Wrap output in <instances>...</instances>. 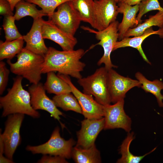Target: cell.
Here are the masks:
<instances>
[{
	"mask_svg": "<svg viewBox=\"0 0 163 163\" xmlns=\"http://www.w3.org/2000/svg\"><path fill=\"white\" fill-rule=\"evenodd\" d=\"M85 53L82 49L60 51L49 47L44 56L42 73L57 72L79 79L82 77L80 72L86 66L85 63L80 60Z\"/></svg>",
	"mask_w": 163,
	"mask_h": 163,
	"instance_id": "1",
	"label": "cell"
},
{
	"mask_svg": "<svg viewBox=\"0 0 163 163\" xmlns=\"http://www.w3.org/2000/svg\"><path fill=\"white\" fill-rule=\"evenodd\" d=\"M23 77L18 76L13 79L12 87L8 90L7 94L0 97V107L2 109V117L21 113L34 118L40 116V113L31 105V97L29 91L23 87Z\"/></svg>",
	"mask_w": 163,
	"mask_h": 163,
	"instance_id": "2",
	"label": "cell"
},
{
	"mask_svg": "<svg viewBox=\"0 0 163 163\" xmlns=\"http://www.w3.org/2000/svg\"><path fill=\"white\" fill-rule=\"evenodd\" d=\"M17 61L12 63L8 59L7 62L13 73L22 76L32 84L40 82L42 74V65L44 56L35 53L24 47L16 56Z\"/></svg>",
	"mask_w": 163,
	"mask_h": 163,
	"instance_id": "3",
	"label": "cell"
},
{
	"mask_svg": "<svg viewBox=\"0 0 163 163\" xmlns=\"http://www.w3.org/2000/svg\"><path fill=\"white\" fill-rule=\"evenodd\" d=\"M108 70L104 67L97 69L91 75L78 79L83 88V92L93 96L95 100L103 106L111 103L109 91Z\"/></svg>",
	"mask_w": 163,
	"mask_h": 163,
	"instance_id": "4",
	"label": "cell"
},
{
	"mask_svg": "<svg viewBox=\"0 0 163 163\" xmlns=\"http://www.w3.org/2000/svg\"><path fill=\"white\" fill-rule=\"evenodd\" d=\"M59 131V127H56L47 142L37 146L27 145L26 150L33 154H41L70 158L73 147L75 142L72 138L65 140L61 136Z\"/></svg>",
	"mask_w": 163,
	"mask_h": 163,
	"instance_id": "5",
	"label": "cell"
},
{
	"mask_svg": "<svg viewBox=\"0 0 163 163\" xmlns=\"http://www.w3.org/2000/svg\"><path fill=\"white\" fill-rule=\"evenodd\" d=\"M119 22L116 21L111 24L106 29L101 30H95L89 27L82 26V28L90 33L95 34L96 38L100 40L95 45L101 46L103 48L104 53L102 57L97 62V65L100 66L104 64V67L108 70L112 68L117 67L113 65L110 59V55L113 51L114 44L119 38L118 26Z\"/></svg>",
	"mask_w": 163,
	"mask_h": 163,
	"instance_id": "6",
	"label": "cell"
},
{
	"mask_svg": "<svg viewBox=\"0 0 163 163\" xmlns=\"http://www.w3.org/2000/svg\"><path fill=\"white\" fill-rule=\"evenodd\" d=\"M24 117V114L21 113L8 115L4 132L0 133L5 157L12 161L14 153L21 143L20 130Z\"/></svg>",
	"mask_w": 163,
	"mask_h": 163,
	"instance_id": "7",
	"label": "cell"
},
{
	"mask_svg": "<svg viewBox=\"0 0 163 163\" xmlns=\"http://www.w3.org/2000/svg\"><path fill=\"white\" fill-rule=\"evenodd\" d=\"M49 19L62 30L72 36H74L82 21L70 1L59 5Z\"/></svg>",
	"mask_w": 163,
	"mask_h": 163,
	"instance_id": "8",
	"label": "cell"
},
{
	"mask_svg": "<svg viewBox=\"0 0 163 163\" xmlns=\"http://www.w3.org/2000/svg\"><path fill=\"white\" fill-rule=\"evenodd\" d=\"M57 75L70 86L72 93L77 98L85 118L94 119L104 117V106L94 99L91 95L81 92L73 85L69 75L58 73Z\"/></svg>",
	"mask_w": 163,
	"mask_h": 163,
	"instance_id": "9",
	"label": "cell"
},
{
	"mask_svg": "<svg viewBox=\"0 0 163 163\" xmlns=\"http://www.w3.org/2000/svg\"><path fill=\"white\" fill-rule=\"evenodd\" d=\"M124 103L122 99L113 105L104 106V129L121 128L129 132L131 120L125 112Z\"/></svg>",
	"mask_w": 163,
	"mask_h": 163,
	"instance_id": "10",
	"label": "cell"
},
{
	"mask_svg": "<svg viewBox=\"0 0 163 163\" xmlns=\"http://www.w3.org/2000/svg\"><path fill=\"white\" fill-rule=\"evenodd\" d=\"M108 80L111 101L113 104L124 99L126 93L132 88L141 85L137 80L123 76L112 68L108 71Z\"/></svg>",
	"mask_w": 163,
	"mask_h": 163,
	"instance_id": "11",
	"label": "cell"
},
{
	"mask_svg": "<svg viewBox=\"0 0 163 163\" xmlns=\"http://www.w3.org/2000/svg\"><path fill=\"white\" fill-rule=\"evenodd\" d=\"M117 3L114 0H94V29L103 30L116 21Z\"/></svg>",
	"mask_w": 163,
	"mask_h": 163,
	"instance_id": "12",
	"label": "cell"
},
{
	"mask_svg": "<svg viewBox=\"0 0 163 163\" xmlns=\"http://www.w3.org/2000/svg\"><path fill=\"white\" fill-rule=\"evenodd\" d=\"M28 91L30 95L31 105L34 110H45L60 122V116H63V113L57 108L53 100L46 95L42 83L32 84L28 87Z\"/></svg>",
	"mask_w": 163,
	"mask_h": 163,
	"instance_id": "13",
	"label": "cell"
},
{
	"mask_svg": "<svg viewBox=\"0 0 163 163\" xmlns=\"http://www.w3.org/2000/svg\"><path fill=\"white\" fill-rule=\"evenodd\" d=\"M81 122V128L77 133L78 140L76 146L88 149L95 144L98 134L104 129V118L94 119L85 118Z\"/></svg>",
	"mask_w": 163,
	"mask_h": 163,
	"instance_id": "14",
	"label": "cell"
},
{
	"mask_svg": "<svg viewBox=\"0 0 163 163\" xmlns=\"http://www.w3.org/2000/svg\"><path fill=\"white\" fill-rule=\"evenodd\" d=\"M42 33L44 39L51 40L58 44L63 50L72 51L77 43V39L62 30L51 21H42Z\"/></svg>",
	"mask_w": 163,
	"mask_h": 163,
	"instance_id": "15",
	"label": "cell"
},
{
	"mask_svg": "<svg viewBox=\"0 0 163 163\" xmlns=\"http://www.w3.org/2000/svg\"><path fill=\"white\" fill-rule=\"evenodd\" d=\"M42 18L34 19L32 25L29 31L23 36L26 42L24 47L35 53L44 56L48 51L42 33Z\"/></svg>",
	"mask_w": 163,
	"mask_h": 163,
	"instance_id": "16",
	"label": "cell"
},
{
	"mask_svg": "<svg viewBox=\"0 0 163 163\" xmlns=\"http://www.w3.org/2000/svg\"><path fill=\"white\" fill-rule=\"evenodd\" d=\"M118 13L123 14V18L118 26L119 40H121L128 30L135 27L139 24L136 14L139 11V4L131 5L123 2L118 3Z\"/></svg>",
	"mask_w": 163,
	"mask_h": 163,
	"instance_id": "17",
	"label": "cell"
},
{
	"mask_svg": "<svg viewBox=\"0 0 163 163\" xmlns=\"http://www.w3.org/2000/svg\"><path fill=\"white\" fill-rule=\"evenodd\" d=\"M157 34L161 38H163V28L155 31L152 27L147 29L142 35L131 38L124 37L114 44L113 51L119 48L126 47H132L136 49L144 60L147 63H151L147 59L142 47L143 41L148 37L152 34Z\"/></svg>",
	"mask_w": 163,
	"mask_h": 163,
	"instance_id": "18",
	"label": "cell"
},
{
	"mask_svg": "<svg viewBox=\"0 0 163 163\" xmlns=\"http://www.w3.org/2000/svg\"><path fill=\"white\" fill-rule=\"evenodd\" d=\"M73 8L82 21L94 27V0H71Z\"/></svg>",
	"mask_w": 163,
	"mask_h": 163,
	"instance_id": "19",
	"label": "cell"
},
{
	"mask_svg": "<svg viewBox=\"0 0 163 163\" xmlns=\"http://www.w3.org/2000/svg\"><path fill=\"white\" fill-rule=\"evenodd\" d=\"M71 157L77 163H99L101 162L100 152L95 144L88 149L75 146L73 147Z\"/></svg>",
	"mask_w": 163,
	"mask_h": 163,
	"instance_id": "20",
	"label": "cell"
},
{
	"mask_svg": "<svg viewBox=\"0 0 163 163\" xmlns=\"http://www.w3.org/2000/svg\"><path fill=\"white\" fill-rule=\"evenodd\" d=\"M43 86L47 93L56 95L72 93L69 85L53 72L47 73L46 81Z\"/></svg>",
	"mask_w": 163,
	"mask_h": 163,
	"instance_id": "21",
	"label": "cell"
},
{
	"mask_svg": "<svg viewBox=\"0 0 163 163\" xmlns=\"http://www.w3.org/2000/svg\"><path fill=\"white\" fill-rule=\"evenodd\" d=\"M135 76L141 84V87L145 92L150 93L156 97L159 107H163V95L161 91L163 90V82L155 79L153 81L149 80L141 72H137Z\"/></svg>",
	"mask_w": 163,
	"mask_h": 163,
	"instance_id": "22",
	"label": "cell"
},
{
	"mask_svg": "<svg viewBox=\"0 0 163 163\" xmlns=\"http://www.w3.org/2000/svg\"><path fill=\"white\" fill-rule=\"evenodd\" d=\"M153 26H157L160 28H163V12L158 11L154 15H150L149 18L145 20L143 22L129 29L125 34L124 38L140 35L145 30Z\"/></svg>",
	"mask_w": 163,
	"mask_h": 163,
	"instance_id": "23",
	"label": "cell"
},
{
	"mask_svg": "<svg viewBox=\"0 0 163 163\" xmlns=\"http://www.w3.org/2000/svg\"><path fill=\"white\" fill-rule=\"evenodd\" d=\"M15 8V12L14 16L16 21H19L27 16H30L34 19L47 16L42 10L38 9L35 4L24 0L18 3Z\"/></svg>",
	"mask_w": 163,
	"mask_h": 163,
	"instance_id": "24",
	"label": "cell"
},
{
	"mask_svg": "<svg viewBox=\"0 0 163 163\" xmlns=\"http://www.w3.org/2000/svg\"><path fill=\"white\" fill-rule=\"evenodd\" d=\"M134 138L133 133H129L120 145V152L121 155V157L118 160L117 163H139L145 156L150 154L156 149V148L154 149L149 152L142 156L135 155L131 153L129 151L130 144Z\"/></svg>",
	"mask_w": 163,
	"mask_h": 163,
	"instance_id": "25",
	"label": "cell"
},
{
	"mask_svg": "<svg viewBox=\"0 0 163 163\" xmlns=\"http://www.w3.org/2000/svg\"><path fill=\"white\" fill-rule=\"evenodd\" d=\"M24 41L22 37L11 41H0V60H11L23 48Z\"/></svg>",
	"mask_w": 163,
	"mask_h": 163,
	"instance_id": "26",
	"label": "cell"
},
{
	"mask_svg": "<svg viewBox=\"0 0 163 163\" xmlns=\"http://www.w3.org/2000/svg\"><path fill=\"white\" fill-rule=\"evenodd\" d=\"M71 93L55 95L52 100L57 107L64 111L72 110L82 114V109L77 98Z\"/></svg>",
	"mask_w": 163,
	"mask_h": 163,
	"instance_id": "27",
	"label": "cell"
},
{
	"mask_svg": "<svg viewBox=\"0 0 163 163\" xmlns=\"http://www.w3.org/2000/svg\"><path fill=\"white\" fill-rule=\"evenodd\" d=\"M15 20L14 15L4 16L2 26L5 33V41H11L23 37L15 24Z\"/></svg>",
	"mask_w": 163,
	"mask_h": 163,
	"instance_id": "28",
	"label": "cell"
},
{
	"mask_svg": "<svg viewBox=\"0 0 163 163\" xmlns=\"http://www.w3.org/2000/svg\"><path fill=\"white\" fill-rule=\"evenodd\" d=\"M41 8L43 11L50 18L56 8L60 5L71 0H25Z\"/></svg>",
	"mask_w": 163,
	"mask_h": 163,
	"instance_id": "29",
	"label": "cell"
},
{
	"mask_svg": "<svg viewBox=\"0 0 163 163\" xmlns=\"http://www.w3.org/2000/svg\"><path fill=\"white\" fill-rule=\"evenodd\" d=\"M155 10L163 12V8L160 5L158 0H142L139 4V11L136 17L139 24L142 23L141 18L144 14Z\"/></svg>",
	"mask_w": 163,
	"mask_h": 163,
	"instance_id": "30",
	"label": "cell"
},
{
	"mask_svg": "<svg viewBox=\"0 0 163 163\" xmlns=\"http://www.w3.org/2000/svg\"><path fill=\"white\" fill-rule=\"evenodd\" d=\"M9 70L7 68L5 63L0 62V94L2 95L7 86L8 80Z\"/></svg>",
	"mask_w": 163,
	"mask_h": 163,
	"instance_id": "31",
	"label": "cell"
},
{
	"mask_svg": "<svg viewBox=\"0 0 163 163\" xmlns=\"http://www.w3.org/2000/svg\"><path fill=\"white\" fill-rule=\"evenodd\" d=\"M37 163H68L66 158L58 156L43 155Z\"/></svg>",
	"mask_w": 163,
	"mask_h": 163,
	"instance_id": "32",
	"label": "cell"
},
{
	"mask_svg": "<svg viewBox=\"0 0 163 163\" xmlns=\"http://www.w3.org/2000/svg\"><path fill=\"white\" fill-rule=\"evenodd\" d=\"M0 14L4 16H13L10 4L7 0H0Z\"/></svg>",
	"mask_w": 163,
	"mask_h": 163,
	"instance_id": "33",
	"label": "cell"
},
{
	"mask_svg": "<svg viewBox=\"0 0 163 163\" xmlns=\"http://www.w3.org/2000/svg\"><path fill=\"white\" fill-rule=\"evenodd\" d=\"M3 154H4V144L2 139L0 137V163H14L13 161L4 157Z\"/></svg>",
	"mask_w": 163,
	"mask_h": 163,
	"instance_id": "34",
	"label": "cell"
},
{
	"mask_svg": "<svg viewBox=\"0 0 163 163\" xmlns=\"http://www.w3.org/2000/svg\"><path fill=\"white\" fill-rule=\"evenodd\" d=\"M142 0H119L118 2H123L131 5H134L139 4Z\"/></svg>",
	"mask_w": 163,
	"mask_h": 163,
	"instance_id": "35",
	"label": "cell"
},
{
	"mask_svg": "<svg viewBox=\"0 0 163 163\" xmlns=\"http://www.w3.org/2000/svg\"><path fill=\"white\" fill-rule=\"evenodd\" d=\"M10 4L11 9L13 11L16 5L20 1L24 0H7Z\"/></svg>",
	"mask_w": 163,
	"mask_h": 163,
	"instance_id": "36",
	"label": "cell"
},
{
	"mask_svg": "<svg viewBox=\"0 0 163 163\" xmlns=\"http://www.w3.org/2000/svg\"><path fill=\"white\" fill-rule=\"evenodd\" d=\"M117 3L118 2L119 0H114Z\"/></svg>",
	"mask_w": 163,
	"mask_h": 163,
	"instance_id": "37",
	"label": "cell"
}]
</instances>
